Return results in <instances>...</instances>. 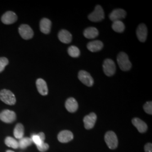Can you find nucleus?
Instances as JSON below:
<instances>
[{"mask_svg": "<svg viewBox=\"0 0 152 152\" xmlns=\"http://www.w3.org/2000/svg\"><path fill=\"white\" fill-rule=\"evenodd\" d=\"M117 63L120 69L123 71H129L131 68L132 64L129 60L128 55L124 52H121L117 56Z\"/></svg>", "mask_w": 152, "mask_h": 152, "instance_id": "obj_1", "label": "nucleus"}, {"mask_svg": "<svg viewBox=\"0 0 152 152\" xmlns=\"http://www.w3.org/2000/svg\"><path fill=\"white\" fill-rule=\"evenodd\" d=\"M0 99L5 103L10 105H14L16 103V98L11 91L3 89L0 91Z\"/></svg>", "mask_w": 152, "mask_h": 152, "instance_id": "obj_2", "label": "nucleus"}, {"mask_svg": "<svg viewBox=\"0 0 152 152\" xmlns=\"http://www.w3.org/2000/svg\"><path fill=\"white\" fill-rule=\"evenodd\" d=\"M104 12L102 6H96L94 11L88 16V19L93 22H99L102 21L104 19Z\"/></svg>", "mask_w": 152, "mask_h": 152, "instance_id": "obj_3", "label": "nucleus"}, {"mask_svg": "<svg viewBox=\"0 0 152 152\" xmlns=\"http://www.w3.org/2000/svg\"><path fill=\"white\" fill-rule=\"evenodd\" d=\"M104 140L109 148L110 149H114L118 146V141L117 137L113 131L107 132L104 136Z\"/></svg>", "mask_w": 152, "mask_h": 152, "instance_id": "obj_4", "label": "nucleus"}, {"mask_svg": "<svg viewBox=\"0 0 152 152\" xmlns=\"http://www.w3.org/2000/svg\"><path fill=\"white\" fill-rule=\"evenodd\" d=\"M103 68L105 75L108 77L113 76L116 71V66L114 61L110 59L104 60Z\"/></svg>", "mask_w": 152, "mask_h": 152, "instance_id": "obj_5", "label": "nucleus"}, {"mask_svg": "<svg viewBox=\"0 0 152 152\" xmlns=\"http://www.w3.org/2000/svg\"><path fill=\"white\" fill-rule=\"evenodd\" d=\"M78 78L82 83L88 87H91L94 84V79L89 73L85 71H80L78 73Z\"/></svg>", "mask_w": 152, "mask_h": 152, "instance_id": "obj_6", "label": "nucleus"}, {"mask_svg": "<svg viewBox=\"0 0 152 152\" xmlns=\"http://www.w3.org/2000/svg\"><path fill=\"white\" fill-rule=\"evenodd\" d=\"M16 118L15 113L12 110H4L0 113V120L5 123H12L15 121Z\"/></svg>", "mask_w": 152, "mask_h": 152, "instance_id": "obj_7", "label": "nucleus"}, {"mask_svg": "<svg viewBox=\"0 0 152 152\" xmlns=\"http://www.w3.org/2000/svg\"><path fill=\"white\" fill-rule=\"evenodd\" d=\"M19 32L22 38L24 39H29L34 35L32 29L27 24H22L19 28Z\"/></svg>", "mask_w": 152, "mask_h": 152, "instance_id": "obj_8", "label": "nucleus"}, {"mask_svg": "<svg viewBox=\"0 0 152 152\" xmlns=\"http://www.w3.org/2000/svg\"><path fill=\"white\" fill-rule=\"evenodd\" d=\"M96 119L97 116L94 113H91L90 114L86 115L83 118V122L85 129L87 130L92 129L96 123Z\"/></svg>", "mask_w": 152, "mask_h": 152, "instance_id": "obj_9", "label": "nucleus"}, {"mask_svg": "<svg viewBox=\"0 0 152 152\" xmlns=\"http://www.w3.org/2000/svg\"><path fill=\"white\" fill-rule=\"evenodd\" d=\"M18 16L16 14L11 11H7L1 18V21L5 24H11L16 22Z\"/></svg>", "mask_w": 152, "mask_h": 152, "instance_id": "obj_10", "label": "nucleus"}, {"mask_svg": "<svg viewBox=\"0 0 152 152\" xmlns=\"http://www.w3.org/2000/svg\"><path fill=\"white\" fill-rule=\"evenodd\" d=\"M147 26L144 24H140L136 29V36L138 39L141 42H145L147 39Z\"/></svg>", "mask_w": 152, "mask_h": 152, "instance_id": "obj_11", "label": "nucleus"}, {"mask_svg": "<svg viewBox=\"0 0 152 152\" xmlns=\"http://www.w3.org/2000/svg\"><path fill=\"white\" fill-rule=\"evenodd\" d=\"M126 16V12L121 9H115L109 14V19L113 21H117L120 20L121 19L125 18Z\"/></svg>", "mask_w": 152, "mask_h": 152, "instance_id": "obj_12", "label": "nucleus"}, {"mask_svg": "<svg viewBox=\"0 0 152 152\" xmlns=\"http://www.w3.org/2000/svg\"><path fill=\"white\" fill-rule=\"evenodd\" d=\"M73 139V134L69 130L61 131L58 134V139L62 143H66Z\"/></svg>", "mask_w": 152, "mask_h": 152, "instance_id": "obj_13", "label": "nucleus"}, {"mask_svg": "<svg viewBox=\"0 0 152 152\" xmlns=\"http://www.w3.org/2000/svg\"><path fill=\"white\" fill-rule=\"evenodd\" d=\"M36 86L39 93L43 95H47L48 94V87L46 82L42 78H38L36 81Z\"/></svg>", "mask_w": 152, "mask_h": 152, "instance_id": "obj_14", "label": "nucleus"}, {"mask_svg": "<svg viewBox=\"0 0 152 152\" xmlns=\"http://www.w3.org/2000/svg\"><path fill=\"white\" fill-rule=\"evenodd\" d=\"M65 108L69 112L74 113L78 109V104L75 98H68L65 102Z\"/></svg>", "mask_w": 152, "mask_h": 152, "instance_id": "obj_15", "label": "nucleus"}, {"mask_svg": "<svg viewBox=\"0 0 152 152\" xmlns=\"http://www.w3.org/2000/svg\"><path fill=\"white\" fill-rule=\"evenodd\" d=\"M58 38L60 41L64 44H69L72 40V36L69 31L62 29L58 34Z\"/></svg>", "mask_w": 152, "mask_h": 152, "instance_id": "obj_16", "label": "nucleus"}, {"mask_svg": "<svg viewBox=\"0 0 152 152\" xmlns=\"http://www.w3.org/2000/svg\"><path fill=\"white\" fill-rule=\"evenodd\" d=\"M132 123L140 133L145 132L148 129L147 125L142 120L138 118H134L132 120Z\"/></svg>", "mask_w": 152, "mask_h": 152, "instance_id": "obj_17", "label": "nucleus"}, {"mask_svg": "<svg viewBox=\"0 0 152 152\" xmlns=\"http://www.w3.org/2000/svg\"><path fill=\"white\" fill-rule=\"evenodd\" d=\"M40 31L44 34H49L51 31V22L47 18H43L41 19L39 23Z\"/></svg>", "mask_w": 152, "mask_h": 152, "instance_id": "obj_18", "label": "nucleus"}, {"mask_svg": "<svg viewBox=\"0 0 152 152\" xmlns=\"http://www.w3.org/2000/svg\"><path fill=\"white\" fill-rule=\"evenodd\" d=\"M103 44L102 41L96 40L90 42L87 44V48L88 50L91 52H98L103 49Z\"/></svg>", "mask_w": 152, "mask_h": 152, "instance_id": "obj_19", "label": "nucleus"}, {"mask_svg": "<svg viewBox=\"0 0 152 152\" xmlns=\"http://www.w3.org/2000/svg\"><path fill=\"white\" fill-rule=\"evenodd\" d=\"M83 35L88 39H93L96 38L99 35V31L96 28H87L85 30Z\"/></svg>", "mask_w": 152, "mask_h": 152, "instance_id": "obj_20", "label": "nucleus"}, {"mask_svg": "<svg viewBox=\"0 0 152 152\" xmlns=\"http://www.w3.org/2000/svg\"><path fill=\"white\" fill-rule=\"evenodd\" d=\"M24 134V129L23 125L21 124H17L14 131V135L15 137L18 139H20L23 137Z\"/></svg>", "mask_w": 152, "mask_h": 152, "instance_id": "obj_21", "label": "nucleus"}, {"mask_svg": "<svg viewBox=\"0 0 152 152\" xmlns=\"http://www.w3.org/2000/svg\"><path fill=\"white\" fill-rule=\"evenodd\" d=\"M112 29L116 32H123L125 31V25L124 23L121 20L115 21L112 24Z\"/></svg>", "mask_w": 152, "mask_h": 152, "instance_id": "obj_22", "label": "nucleus"}, {"mask_svg": "<svg viewBox=\"0 0 152 152\" xmlns=\"http://www.w3.org/2000/svg\"><path fill=\"white\" fill-rule=\"evenodd\" d=\"M32 142L33 141L31 138L23 137L22 139H19V141H18L19 148L21 149H25L28 146L31 145Z\"/></svg>", "mask_w": 152, "mask_h": 152, "instance_id": "obj_23", "label": "nucleus"}, {"mask_svg": "<svg viewBox=\"0 0 152 152\" xmlns=\"http://www.w3.org/2000/svg\"><path fill=\"white\" fill-rule=\"evenodd\" d=\"M5 142L7 146L11 147L14 149H17L19 148L18 141L11 137H7L5 140Z\"/></svg>", "mask_w": 152, "mask_h": 152, "instance_id": "obj_24", "label": "nucleus"}, {"mask_svg": "<svg viewBox=\"0 0 152 152\" xmlns=\"http://www.w3.org/2000/svg\"><path fill=\"white\" fill-rule=\"evenodd\" d=\"M68 53L72 58H77L80 55V51L75 46H71L68 49Z\"/></svg>", "mask_w": 152, "mask_h": 152, "instance_id": "obj_25", "label": "nucleus"}, {"mask_svg": "<svg viewBox=\"0 0 152 152\" xmlns=\"http://www.w3.org/2000/svg\"><path fill=\"white\" fill-rule=\"evenodd\" d=\"M9 64V60L5 57L0 58V73L5 69L6 65Z\"/></svg>", "mask_w": 152, "mask_h": 152, "instance_id": "obj_26", "label": "nucleus"}, {"mask_svg": "<svg viewBox=\"0 0 152 152\" xmlns=\"http://www.w3.org/2000/svg\"><path fill=\"white\" fill-rule=\"evenodd\" d=\"M144 111L148 114H152V102H148L144 104Z\"/></svg>", "mask_w": 152, "mask_h": 152, "instance_id": "obj_27", "label": "nucleus"}, {"mask_svg": "<svg viewBox=\"0 0 152 152\" xmlns=\"http://www.w3.org/2000/svg\"><path fill=\"white\" fill-rule=\"evenodd\" d=\"M31 139L32 140L33 142L37 145V146H39L40 145L42 142H44V141H42L41 140V139H40V137H39L38 134H34L31 137Z\"/></svg>", "mask_w": 152, "mask_h": 152, "instance_id": "obj_28", "label": "nucleus"}, {"mask_svg": "<svg viewBox=\"0 0 152 152\" xmlns=\"http://www.w3.org/2000/svg\"><path fill=\"white\" fill-rule=\"evenodd\" d=\"M37 147L40 152H44L48 150V149L49 148V145L48 144L45 143V142H44L40 145L37 146Z\"/></svg>", "mask_w": 152, "mask_h": 152, "instance_id": "obj_29", "label": "nucleus"}, {"mask_svg": "<svg viewBox=\"0 0 152 152\" xmlns=\"http://www.w3.org/2000/svg\"><path fill=\"white\" fill-rule=\"evenodd\" d=\"M144 150L145 152H152V143H147V144L144 146Z\"/></svg>", "mask_w": 152, "mask_h": 152, "instance_id": "obj_30", "label": "nucleus"}, {"mask_svg": "<svg viewBox=\"0 0 152 152\" xmlns=\"http://www.w3.org/2000/svg\"><path fill=\"white\" fill-rule=\"evenodd\" d=\"M38 135L40 137V139H41L42 141H45V135L44 133H43V132H39V134H38Z\"/></svg>", "mask_w": 152, "mask_h": 152, "instance_id": "obj_31", "label": "nucleus"}, {"mask_svg": "<svg viewBox=\"0 0 152 152\" xmlns=\"http://www.w3.org/2000/svg\"><path fill=\"white\" fill-rule=\"evenodd\" d=\"M6 152H13V151H10V150H8V151H7Z\"/></svg>", "mask_w": 152, "mask_h": 152, "instance_id": "obj_32", "label": "nucleus"}]
</instances>
